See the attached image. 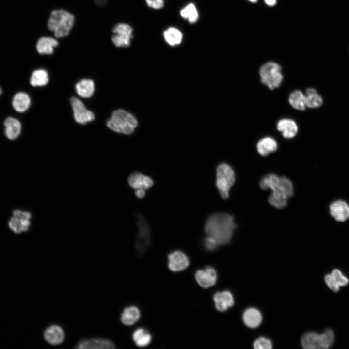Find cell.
<instances>
[{
	"mask_svg": "<svg viewBox=\"0 0 349 349\" xmlns=\"http://www.w3.org/2000/svg\"><path fill=\"white\" fill-rule=\"evenodd\" d=\"M259 185L263 190H272L268 198L269 203L278 209H283L287 204V200L293 195V186L291 181L285 177H279L270 173L260 181Z\"/></svg>",
	"mask_w": 349,
	"mask_h": 349,
	"instance_id": "obj_1",
	"label": "cell"
},
{
	"mask_svg": "<svg viewBox=\"0 0 349 349\" xmlns=\"http://www.w3.org/2000/svg\"><path fill=\"white\" fill-rule=\"evenodd\" d=\"M236 228L234 217L222 212L210 214L204 224L206 235L214 238L220 245L227 244L230 241Z\"/></svg>",
	"mask_w": 349,
	"mask_h": 349,
	"instance_id": "obj_2",
	"label": "cell"
},
{
	"mask_svg": "<svg viewBox=\"0 0 349 349\" xmlns=\"http://www.w3.org/2000/svg\"><path fill=\"white\" fill-rule=\"evenodd\" d=\"M74 16L63 9L53 11L48 21V28L57 38L67 36L74 24Z\"/></svg>",
	"mask_w": 349,
	"mask_h": 349,
	"instance_id": "obj_3",
	"label": "cell"
},
{
	"mask_svg": "<svg viewBox=\"0 0 349 349\" xmlns=\"http://www.w3.org/2000/svg\"><path fill=\"white\" fill-rule=\"evenodd\" d=\"M137 125L138 122L135 117L122 109L114 111L111 118L107 123V126L111 130L125 134L133 133Z\"/></svg>",
	"mask_w": 349,
	"mask_h": 349,
	"instance_id": "obj_4",
	"label": "cell"
},
{
	"mask_svg": "<svg viewBox=\"0 0 349 349\" xmlns=\"http://www.w3.org/2000/svg\"><path fill=\"white\" fill-rule=\"evenodd\" d=\"M334 341V333L328 328L322 333L314 331L306 333L301 338V344L306 349H325L333 345Z\"/></svg>",
	"mask_w": 349,
	"mask_h": 349,
	"instance_id": "obj_5",
	"label": "cell"
},
{
	"mask_svg": "<svg viewBox=\"0 0 349 349\" xmlns=\"http://www.w3.org/2000/svg\"><path fill=\"white\" fill-rule=\"evenodd\" d=\"M235 182V174L232 167L226 163L219 164L216 170V186L223 199L229 197V190Z\"/></svg>",
	"mask_w": 349,
	"mask_h": 349,
	"instance_id": "obj_6",
	"label": "cell"
},
{
	"mask_svg": "<svg viewBox=\"0 0 349 349\" xmlns=\"http://www.w3.org/2000/svg\"><path fill=\"white\" fill-rule=\"evenodd\" d=\"M259 75L262 83L270 90L278 88L283 79L280 65L273 62L264 64L260 68Z\"/></svg>",
	"mask_w": 349,
	"mask_h": 349,
	"instance_id": "obj_7",
	"label": "cell"
},
{
	"mask_svg": "<svg viewBox=\"0 0 349 349\" xmlns=\"http://www.w3.org/2000/svg\"><path fill=\"white\" fill-rule=\"evenodd\" d=\"M135 217L138 231L135 246L139 255L141 256L151 244V233L144 217L140 213L135 214Z\"/></svg>",
	"mask_w": 349,
	"mask_h": 349,
	"instance_id": "obj_8",
	"label": "cell"
},
{
	"mask_svg": "<svg viewBox=\"0 0 349 349\" xmlns=\"http://www.w3.org/2000/svg\"><path fill=\"white\" fill-rule=\"evenodd\" d=\"M133 32L132 28L128 24L119 23L112 30V41L116 47H127L130 44Z\"/></svg>",
	"mask_w": 349,
	"mask_h": 349,
	"instance_id": "obj_9",
	"label": "cell"
},
{
	"mask_svg": "<svg viewBox=\"0 0 349 349\" xmlns=\"http://www.w3.org/2000/svg\"><path fill=\"white\" fill-rule=\"evenodd\" d=\"M31 213L28 211L15 210L9 222V226L16 233L27 231L31 225Z\"/></svg>",
	"mask_w": 349,
	"mask_h": 349,
	"instance_id": "obj_10",
	"label": "cell"
},
{
	"mask_svg": "<svg viewBox=\"0 0 349 349\" xmlns=\"http://www.w3.org/2000/svg\"><path fill=\"white\" fill-rule=\"evenodd\" d=\"M71 103L74 118L77 123L85 124L94 120L95 115L94 113L87 110L84 104L79 99L72 97L71 98Z\"/></svg>",
	"mask_w": 349,
	"mask_h": 349,
	"instance_id": "obj_11",
	"label": "cell"
},
{
	"mask_svg": "<svg viewBox=\"0 0 349 349\" xmlns=\"http://www.w3.org/2000/svg\"><path fill=\"white\" fill-rule=\"evenodd\" d=\"M75 348L79 349H113L114 343L111 340L96 337L83 339L77 343Z\"/></svg>",
	"mask_w": 349,
	"mask_h": 349,
	"instance_id": "obj_12",
	"label": "cell"
},
{
	"mask_svg": "<svg viewBox=\"0 0 349 349\" xmlns=\"http://www.w3.org/2000/svg\"><path fill=\"white\" fill-rule=\"evenodd\" d=\"M195 279L200 286L204 288H209L216 283L217 274L215 269L211 266L196 271Z\"/></svg>",
	"mask_w": 349,
	"mask_h": 349,
	"instance_id": "obj_13",
	"label": "cell"
},
{
	"mask_svg": "<svg viewBox=\"0 0 349 349\" xmlns=\"http://www.w3.org/2000/svg\"><path fill=\"white\" fill-rule=\"evenodd\" d=\"M168 267L174 272H178L185 270L190 264L189 259L185 253L180 250H175L169 254L168 256Z\"/></svg>",
	"mask_w": 349,
	"mask_h": 349,
	"instance_id": "obj_14",
	"label": "cell"
},
{
	"mask_svg": "<svg viewBox=\"0 0 349 349\" xmlns=\"http://www.w3.org/2000/svg\"><path fill=\"white\" fill-rule=\"evenodd\" d=\"M128 185L133 189L151 188L154 184L153 180L149 176L138 172H133L128 177Z\"/></svg>",
	"mask_w": 349,
	"mask_h": 349,
	"instance_id": "obj_15",
	"label": "cell"
},
{
	"mask_svg": "<svg viewBox=\"0 0 349 349\" xmlns=\"http://www.w3.org/2000/svg\"><path fill=\"white\" fill-rule=\"evenodd\" d=\"M44 338L48 344L55 346L62 344L65 339V333L63 328L56 324L47 327L44 331Z\"/></svg>",
	"mask_w": 349,
	"mask_h": 349,
	"instance_id": "obj_16",
	"label": "cell"
},
{
	"mask_svg": "<svg viewBox=\"0 0 349 349\" xmlns=\"http://www.w3.org/2000/svg\"><path fill=\"white\" fill-rule=\"evenodd\" d=\"M330 213L335 220L343 222L349 218V206L342 200L333 202L329 206Z\"/></svg>",
	"mask_w": 349,
	"mask_h": 349,
	"instance_id": "obj_17",
	"label": "cell"
},
{
	"mask_svg": "<svg viewBox=\"0 0 349 349\" xmlns=\"http://www.w3.org/2000/svg\"><path fill=\"white\" fill-rule=\"evenodd\" d=\"M213 301L216 308L220 312L227 310L234 303L233 296L228 290L216 292L213 296Z\"/></svg>",
	"mask_w": 349,
	"mask_h": 349,
	"instance_id": "obj_18",
	"label": "cell"
},
{
	"mask_svg": "<svg viewBox=\"0 0 349 349\" xmlns=\"http://www.w3.org/2000/svg\"><path fill=\"white\" fill-rule=\"evenodd\" d=\"M277 129L286 139L294 137L298 131V126L294 121L285 118L280 120L277 124Z\"/></svg>",
	"mask_w": 349,
	"mask_h": 349,
	"instance_id": "obj_19",
	"label": "cell"
},
{
	"mask_svg": "<svg viewBox=\"0 0 349 349\" xmlns=\"http://www.w3.org/2000/svg\"><path fill=\"white\" fill-rule=\"evenodd\" d=\"M242 319L246 326L251 328H255L261 324L262 316L257 309L250 307L244 311Z\"/></svg>",
	"mask_w": 349,
	"mask_h": 349,
	"instance_id": "obj_20",
	"label": "cell"
},
{
	"mask_svg": "<svg viewBox=\"0 0 349 349\" xmlns=\"http://www.w3.org/2000/svg\"><path fill=\"white\" fill-rule=\"evenodd\" d=\"M140 311L135 306L125 307L120 316L121 322L126 326H131L136 323L140 319Z\"/></svg>",
	"mask_w": 349,
	"mask_h": 349,
	"instance_id": "obj_21",
	"label": "cell"
},
{
	"mask_svg": "<svg viewBox=\"0 0 349 349\" xmlns=\"http://www.w3.org/2000/svg\"><path fill=\"white\" fill-rule=\"evenodd\" d=\"M278 147L275 139L270 137H266L259 140L256 148L259 154L263 156L269 155L275 152Z\"/></svg>",
	"mask_w": 349,
	"mask_h": 349,
	"instance_id": "obj_22",
	"label": "cell"
},
{
	"mask_svg": "<svg viewBox=\"0 0 349 349\" xmlns=\"http://www.w3.org/2000/svg\"><path fill=\"white\" fill-rule=\"evenodd\" d=\"M58 45V42L54 38L50 37H43L37 42L36 49L41 54H51L54 51V48Z\"/></svg>",
	"mask_w": 349,
	"mask_h": 349,
	"instance_id": "obj_23",
	"label": "cell"
},
{
	"mask_svg": "<svg viewBox=\"0 0 349 349\" xmlns=\"http://www.w3.org/2000/svg\"><path fill=\"white\" fill-rule=\"evenodd\" d=\"M5 134L10 140L16 139L20 134L21 124L19 121L13 117H8L5 120Z\"/></svg>",
	"mask_w": 349,
	"mask_h": 349,
	"instance_id": "obj_24",
	"label": "cell"
},
{
	"mask_svg": "<svg viewBox=\"0 0 349 349\" xmlns=\"http://www.w3.org/2000/svg\"><path fill=\"white\" fill-rule=\"evenodd\" d=\"M75 89L79 96L83 98H89L94 92V83L91 79H83L76 84Z\"/></svg>",
	"mask_w": 349,
	"mask_h": 349,
	"instance_id": "obj_25",
	"label": "cell"
},
{
	"mask_svg": "<svg viewBox=\"0 0 349 349\" xmlns=\"http://www.w3.org/2000/svg\"><path fill=\"white\" fill-rule=\"evenodd\" d=\"M31 104V99L25 93L19 92L14 96L12 105L14 109L19 112L25 111Z\"/></svg>",
	"mask_w": 349,
	"mask_h": 349,
	"instance_id": "obj_26",
	"label": "cell"
},
{
	"mask_svg": "<svg viewBox=\"0 0 349 349\" xmlns=\"http://www.w3.org/2000/svg\"><path fill=\"white\" fill-rule=\"evenodd\" d=\"M132 339L136 344L140 347H144L148 345L152 340L150 333L142 328L136 329L132 333Z\"/></svg>",
	"mask_w": 349,
	"mask_h": 349,
	"instance_id": "obj_27",
	"label": "cell"
},
{
	"mask_svg": "<svg viewBox=\"0 0 349 349\" xmlns=\"http://www.w3.org/2000/svg\"><path fill=\"white\" fill-rule=\"evenodd\" d=\"M306 107L316 109L322 106L323 100L317 91L312 88L307 89L305 95Z\"/></svg>",
	"mask_w": 349,
	"mask_h": 349,
	"instance_id": "obj_28",
	"label": "cell"
},
{
	"mask_svg": "<svg viewBox=\"0 0 349 349\" xmlns=\"http://www.w3.org/2000/svg\"><path fill=\"white\" fill-rule=\"evenodd\" d=\"M163 36L166 42L172 46L179 45L183 39L181 32L174 27H170L164 31Z\"/></svg>",
	"mask_w": 349,
	"mask_h": 349,
	"instance_id": "obj_29",
	"label": "cell"
},
{
	"mask_svg": "<svg viewBox=\"0 0 349 349\" xmlns=\"http://www.w3.org/2000/svg\"><path fill=\"white\" fill-rule=\"evenodd\" d=\"M289 102L294 109L304 111L306 108L305 95L300 90H296L290 93Z\"/></svg>",
	"mask_w": 349,
	"mask_h": 349,
	"instance_id": "obj_30",
	"label": "cell"
},
{
	"mask_svg": "<svg viewBox=\"0 0 349 349\" xmlns=\"http://www.w3.org/2000/svg\"><path fill=\"white\" fill-rule=\"evenodd\" d=\"M48 75L45 70L37 69L32 73L30 82L34 87L43 86L48 83Z\"/></svg>",
	"mask_w": 349,
	"mask_h": 349,
	"instance_id": "obj_31",
	"label": "cell"
},
{
	"mask_svg": "<svg viewBox=\"0 0 349 349\" xmlns=\"http://www.w3.org/2000/svg\"><path fill=\"white\" fill-rule=\"evenodd\" d=\"M180 14L182 18L187 20L190 23H194L198 19V12L193 3L187 4L181 10Z\"/></svg>",
	"mask_w": 349,
	"mask_h": 349,
	"instance_id": "obj_32",
	"label": "cell"
},
{
	"mask_svg": "<svg viewBox=\"0 0 349 349\" xmlns=\"http://www.w3.org/2000/svg\"><path fill=\"white\" fill-rule=\"evenodd\" d=\"M331 274L340 286H344L349 283V280L342 272L337 269H333Z\"/></svg>",
	"mask_w": 349,
	"mask_h": 349,
	"instance_id": "obj_33",
	"label": "cell"
},
{
	"mask_svg": "<svg viewBox=\"0 0 349 349\" xmlns=\"http://www.w3.org/2000/svg\"><path fill=\"white\" fill-rule=\"evenodd\" d=\"M253 346L255 349H270L272 347V344L269 339L261 337L254 341Z\"/></svg>",
	"mask_w": 349,
	"mask_h": 349,
	"instance_id": "obj_34",
	"label": "cell"
},
{
	"mask_svg": "<svg viewBox=\"0 0 349 349\" xmlns=\"http://www.w3.org/2000/svg\"><path fill=\"white\" fill-rule=\"evenodd\" d=\"M203 242L205 248L208 251H213L220 245L214 238L208 235L204 238Z\"/></svg>",
	"mask_w": 349,
	"mask_h": 349,
	"instance_id": "obj_35",
	"label": "cell"
},
{
	"mask_svg": "<svg viewBox=\"0 0 349 349\" xmlns=\"http://www.w3.org/2000/svg\"><path fill=\"white\" fill-rule=\"evenodd\" d=\"M324 280L328 286L333 291L337 292L340 286L338 285L331 274H326Z\"/></svg>",
	"mask_w": 349,
	"mask_h": 349,
	"instance_id": "obj_36",
	"label": "cell"
},
{
	"mask_svg": "<svg viewBox=\"0 0 349 349\" xmlns=\"http://www.w3.org/2000/svg\"><path fill=\"white\" fill-rule=\"evenodd\" d=\"M147 6L154 9L162 8L164 4V0H145Z\"/></svg>",
	"mask_w": 349,
	"mask_h": 349,
	"instance_id": "obj_37",
	"label": "cell"
},
{
	"mask_svg": "<svg viewBox=\"0 0 349 349\" xmlns=\"http://www.w3.org/2000/svg\"><path fill=\"white\" fill-rule=\"evenodd\" d=\"M135 195L136 197L139 199H142L146 195L145 190L144 189H139L135 190Z\"/></svg>",
	"mask_w": 349,
	"mask_h": 349,
	"instance_id": "obj_38",
	"label": "cell"
},
{
	"mask_svg": "<svg viewBox=\"0 0 349 349\" xmlns=\"http://www.w3.org/2000/svg\"><path fill=\"white\" fill-rule=\"evenodd\" d=\"M265 1L269 6H273L276 4V0H265Z\"/></svg>",
	"mask_w": 349,
	"mask_h": 349,
	"instance_id": "obj_39",
	"label": "cell"
},
{
	"mask_svg": "<svg viewBox=\"0 0 349 349\" xmlns=\"http://www.w3.org/2000/svg\"><path fill=\"white\" fill-rule=\"evenodd\" d=\"M248 0L252 2H256V1L257 0Z\"/></svg>",
	"mask_w": 349,
	"mask_h": 349,
	"instance_id": "obj_40",
	"label": "cell"
},
{
	"mask_svg": "<svg viewBox=\"0 0 349 349\" xmlns=\"http://www.w3.org/2000/svg\"><path fill=\"white\" fill-rule=\"evenodd\" d=\"M1 93H2L1 89L0 88V95L1 94Z\"/></svg>",
	"mask_w": 349,
	"mask_h": 349,
	"instance_id": "obj_41",
	"label": "cell"
}]
</instances>
